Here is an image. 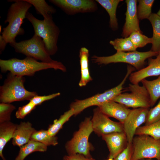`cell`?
I'll list each match as a JSON object with an SVG mask.
<instances>
[{"label": "cell", "instance_id": "obj_6", "mask_svg": "<svg viewBox=\"0 0 160 160\" xmlns=\"http://www.w3.org/2000/svg\"><path fill=\"white\" fill-rule=\"evenodd\" d=\"M93 131L91 119L86 118L80 123L79 130L74 133L73 137L65 145L68 155L79 154L87 157H92L90 151L92 148L89 139Z\"/></svg>", "mask_w": 160, "mask_h": 160}, {"label": "cell", "instance_id": "obj_33", "mask_svg": "<svg viewBox=\"0 0 160 160\" xmlns=\"http://www.w3.org/2000/svg\"><path fill=\"white\" fill-rule=\"evenodd\" d=\"M36 107L30 102L20 107L15 113L16 118L20 119H24Z\"/></svg>", "mask_w": 160, "mask_h": 160}, {"label": "cell", "instance_id": "obj_7", "mask_svg": "<svg viewBox=\"0 0 160 160\" xmlns=\"http://www.w3.org/2000/svg\"><path fill=\"white\" fill-rule=\"evenodd\" d=\"M10 45L16 52L23 54L26 57L46 63H53L57 61L51 57L42 39L35 34L30 39L18 42L15 41Z\"/></svg>", "mask_w": 160, "mask_h": 160}, {"label": "cell", "instance_id": "obj_11", "mask_svg": "<svg viewBox=\"0 0 160 160\" xmlns=\"http://www.w3.org/2000/svg\"><path fill=\"white\" fill-rule=\"evenodd\" d=\"M49 1L69 15L79 13L93 12L98 9L95 0H50Z\"/></svg>", "mask_w": 160, "mask_h": 160}, {"label": "cell", "instance_id": "obj_30", "mask_svg": "<svg viewBox=\"0 0 160 160\" xmlns=\"http://www.w3.org/2000/svg\"><path fill=\"white\" fill-rule=\"evenodd\" d=\"M129 37L136 48L144 47L148 44L152 43L151 38H149L139 31L133 32Z\"/></svg>", "mask_w": 160, "mask_h": 160}, {"label": "cell", "instance_id": "obj_25", "mask_svg": "<svg viewBox=\"0 0 160 160\" xmlns=\"http://www.w3.org/2000/svg\"><path fill=\"white\" fill-rule=\"evenodd\" d=\"M31 140L39 142L47 146H55L58 143L57 137L52 136L47 130L43 129L36 130L32 135Z\"/></svg>", "mask_w": 160, "mask_h": 160}, {"label": "cell", "instance_id": "obj_31", "mask_svg": "<svg viewBox=\"0 0 160 160\" xmlns=\"http://www.w3.org/2000/svg\"><path fill=\"white\" fill-rule=\"evenodd\" d=\"M15 109V106L11 103H1L0 104V123L10 121L11 114Z\"/></svg>", "mask_w": 160, "mask_h": 160}, {"label": "cell", "instance_id": "obj_18", "mask_svg": "<svg viewBox=\"0 0 160 160\" xmlns=\"http://www.w3.org/2000/svg\"><path fill=\"white\" fill-rule=\"evenodd\" d=\"M36 130L29 121L21 122L17 124L12 140V145L19 147L28 143Z\"/></svg>", "mask_w": 160, "mask_h": 160}, {"label": "cell", "instance_id": "obj_13", "mask_svg": "<svg viewBox=\"0 0 160 160\" xmlns=\"http://www.w3.org/2000/svg\"><path fill=\"white\" fill-rule=\"evenodd\" d=\"M149 108H138L131 109L123 124L128 143H132L136 130L145 122Z\"/></svg>", "mask_w": 160, "mask_h": 160}, {"label": "cell", "instance_id": "obj_32", "mask_svg": "<svg viewBox=\"0 0 160 160\" xmlns=\"http://www.w3.org/2000/svg\"><path fill=\"white\" fill-rule=\"evenodd\" d=\"M159 120H160V101L155 107L149 109L145 125H149Z\"/></svg>", "mask_w": 160, "mask_h": 160}, {"label": "cell", "instance_id": "obj_42", "mask_svg": "<svg viewBox=\"0 0 160 160\" xmlns=\"http://www.w3.org/2000/svg\"><path fill=\"white\" fill-rule=\"evenodd\" d=\"M1 28H2V26L1 25H0V33H1Z\"/></svg>", "mask_w": 160, "mask_h": 160}, {"label": "cell", "instance_id": "obj_12", "mask_svg": "<svg viewBox=\"0 0 160 160\" xmlns=\"http://www.w3.org/2000/svg\"><path fill=\"white\" fill-rule=\"evenodd\" d=\"M91 121L93 131L99 136L124 132L122 124L111 120L98 107L93 110Z\"/></svg>", "mask_w": 160, "mask_h": 160}, {"label": "cell", "instance_id": "obj_45", "mask_svg": "<svg viewBox=\"0 0 160 160\" xmlns=\"http://www.w3.org/2000/svg\"></svg>", "mask_w": 160, "mask_h": 160}, {"label": "cell", "instance_id": "obj_8", "mask_svg": "<svg viewBox=\"0 0 160 160\" xmlns=\"http://www.w3.org/2000/svg\"><path fill=\"white\" fill-rule=\"evenodd\" d=\"M132 160L155 159L160 160V139L146 135L134 136L132 143Z\"/></svg>", "mask_w": 160, "mask_h": 160}, {"label": "cell", "instance_id": "obj_40", "mask_svg": "<svg viewBox=\"0 0 160 160\" xmlns=\"http://www.w3.org/2000/svg\"><path fill=\"white\" fill-rule=\"evenodd\" d=\"M139 160H154L152 159H140Z\"/></svg>", "mask_w": 160, "mask_h": 160}, {"label": "cell", "instance_id": "obj_29", "mask_svg": "<svg viewBox=\"0 0 160 160\" xmlns=\"http://www.w3.org/2000/svg\"><path fill=\"white\" fill-rule=\"evenodd\" d=\"M153 0H140L137 7V12L138 19L142 20L148 19L152 14L151 10Z\"/></svg>", "mask_w": 160, "mask_h": 160}, {"label": "cell", "instance_id": "obj_21", "mask_svg": "<svg viewBox=\"0 0 160 160\" xmlns=\"http://www.w3.org/2000/svg\"><path fill=\"white\" fill-rule=\"evenodd\" d=\"M47 147L41 143L30 140L28 143L20 147L18 154L15 160H24L27 156L33 152H46Z\"/></svg>", "mask_w": 160, "mask_h": 160}, {"label": "cell", "instance_id": "obj_22", "mask_svg": "<svg viewBox=\"0 0 160 160\" xmlns=\"http://www.w3.org/2000/svg\"><path fill=\"white\" fill-rule=\"evenodd\" d=\"M151 22L153 29L152 46L151 51L160 52V16L155 13H152L148 19Z\"/></svg>", "mask_w": 160, "mask_h": 160}, {"label": "cell", "instance_id": "obj_10", "mask_svg": "<svg viewBox=\"0 0 160 160\" xmlns=\"http://www.w3.org/2000/svg\"><path fill=\"white\" fill-rule=\"evenodd\" d=\"M127 78V76H125L121 83L117 86L103 93L84 99L76 100L71 104L70 109L73 115L76 116L88 107L93 106L98 107L107 102L112 100L122 92L123 85Z\"/></svg>", "mask_w": 160, "mask_h": 160}, {"label": "cell", "instance_id": "obj_27", "mask_svg": "<svg viewBox=\"0 0 160 160\" xmlns=\"http://www.w3.org/2000/svg\"><path fill=\"white\" fill-rule=\"evenodd\" d=\"M73 116L71 111L69 110L61 115L58 119L55 120L53 123L49 125L47 129L52 136H55L63 127V125Z\"/></svg>", "mask_w": 160, "mask_h": 160}, {"label": "cell", "instance_id": "obj_19", "mask_svg": "<svg viewBox=\"0 0 160 160\" xmlns=\"http://www.w3.org/2000/svg\"><path fill=\"white\" fill-rule=\"evenodd\" d=\"M17 124L11 121L0 123V156L6 160L3 153L7 143L12 139Z\"/></svg>", "mask_w": 160, "mask_h": 160}, {"label": "cell", "instance_id": "obj_16", "mask_svg": "<svg viewBox=\"0 0 160 160\" xmlns=\"http://www.w3.org/2000/svg\"><path fill=\"white\" fill-rule=\"evenodd\" d=\"M158 76H160V52L156 58L148 59V65L146 67L132 72L129 79L132 84H137L147 77Z\"/></svg>", "mask_w": 160, "mask_h": 160}, {"label": "cell", "instance_id": "obj_39", "mask_svg": "<svg viewBox=\"0 0 160 160\" xmlns=\"http://www.w3.org/2000/svg\"><path fill=\"white\" fill-rule=\"evenodd\" d=\"M7 44L3 39L1 35H0V52L1 53L5 49Z\"/></svg>", "mask_w": 160, "mask_h": 160}, {"label": "cell", "instance_id": "obj_23", "mask_svg": "<svg viewBox=\"0 0 160 160\" xmlns=\"http://www.w3.org/2000/svg\"><path fill=\"white\" fill-rule=\"evenodd\" d=\"M140 82L148 92L152 107L160 97V76L156 79L150 81L144 79Z\"/></svg>", "mask_w": 160, "mask_h": 160}, {"label": "cell", "instance_id": "obj_15", "mask_svg": "<svg viewBox=\"0 0 160 160\" xmlns=\"http://www.w3.org/2000/svg\"><path fill=\"white\" fill-rule=\"evenodd\" d=\"M101 136L108 148L109 158L114 159L124 150L128 143L127 136L124 132H113Z\"/></svg>", "mask_w": 160, "mask_h": 160}, {"label": "cell", "instance_id": "obj_2", "mask_svg": "<svg viewBox=\"0 0 160 160\" xmlns=\"http://www.w3.org/2000/svg\"><path fill=\"white\" fill-rule=\"evenodd\" d=\"M8 1L14 2L8 9L4 21L5 23H8V24L3 28L1 36L6 42L10 44L16 41L15 39L17 35L24 33L21 25L32 5L25 0H8Z\"/></svg>", "mask_w": 160, "mask_h": 160}, {"label": "cell", "instance_id": "obj_44", "mask_svg": "<svg viewBox=\"0 0 160 160\" xmlns=\"http://www.w3.org/2000/svg\"><path fill=\"white\" fill-rule=\"evenodd\" d=\"M132 68H133V67H132ZM134 69H135L134 68Z\"/></svg>", "mask_w": 160, "mask_h": 160}, {"label": "cell", "instance_id": "obj_9", "mask_svg": "<svg viewBox=\"0 0 160 160\" xmlns=\"http://www.w3.org/2000/svg\"><path fill=\"white\" fill-rule=\"evenodd\" d=\"M127 89L130 93L122 92L112 100L127 108H148L151 107L149 95L145 88L139 84H129Z\"/></svg>", "mask_w": 160, "mask_h": 160}, {"label": "cell", "instance_id": "obj_35", "mask_svg": "<svg viewBox=\"0 0 160 160\" xmlns=\"http://www.w3.org/2000/svg\"><path fill=\"white\" fill-rule=\"evenodd\" d=\"M60 95V93L57 92L46 96H35L29 101L34 105L36 106L41 104L44 102L53 99Z\"/></svg>", "mask_w": 160, "mask_h": 160}, {"label": "cell", "instance_id": "obj_36", "mask_svg": "<svg viewBox=\"0 0 160 160\" xmlns=\"http://www.w3.org/2000/svg\"><path fill=\"white\" fill-rule=\"evenodd\" d=\"M133 148L132 143H127L124 150L115 159V160H132Z\"/></svg>", "mask_w": 160, "mask_h": 160}, {"label": "cell", "instance_id": "obj_38", "mask_svg": "<svg viewBox=\"0 0 160 160\" xmlns=\"http://www.w3.org/2000/svg\"><path fill=\"white\" fill-rule=\"evenodd\" d=\"M63 160H94L92 157H87L84 155L76 154L71 155H65L63 158Z\"/></svg>", "mask_w": 160, "mask_h": 160}, {"label": "cell", "instance_id": "obj_20", "mask_svg": "<svg viewBox=\"0 0 160 160\" xmlns=\"http://www.w3.org/2000/svg\"><path fill=\"white\" fill-rule=\"evenodd\" d=\"M97 2L103 7L108 13L109 17V24L113 30H117L118 23L116 17V11L119 3L121 0H96Z\"/></svg>", "mask_w": 160, "mask_h": 160}, {"label": "cell", "instance_id": "obj_17", "mask_svg": "<svg viewBox=\"0 0 160 160\" xmlns=\"http://www.w3.org/2000/svg\"><path fill=\"white\" fill-rule=\"evenodd\" d=\"M98 107L102 112L108 117L116 119L122 124L131 110L112 100L107 102Z\"/></svg>", "mask_w": 160, "mask_h": 160}, {"label": "cell", "instance_id": "obj_26", "mask_svg": "<svg viewBox=\"0 0 160 160\" xmlns=\"http://www.w3.org/2000/svg\"><path fill=\"white\" fill-rule=\"evenodd\" d=\"M146 135L160 139V120L147 125L141 126L136 130L135 135Z\"/></svg>", "mask_w": 160, "mask_h": 160}, {"label": "cell", "instance_id": "obj_41", "mask_svg": "<svg viewBox=\"0 0 160 160\" xmlns=\"http://www.w3.org/2000/svg\"><path fill=\"white\" fill-rule=\"evenodd\" d=\"M157 15L160 16V9L157 13Z\"/></svg>", "mask_w": 160, "mask_h": 160}, {"label": "cell", "instance_id": "obj_4", "mask_svg": "<svg viewBox=\"0 0 160 160\" xmlns=\"http://www.w3.org/2000/svg\"><path fill=\"white\" fill-rule=\"evenodd\" d=\"M25 78L9 72L3 84L0 87V100L1 103H9L29 100L38 95L35 92L27 90L24 86Z\"/></svg>", "mask_w": 160, "mask_h": 160}, {"label": "cell", "instance_id": "obj_37", "mask_svg": "<svg viewBox=\"0 0 160 160\" xmlns=\"http://www.w3.org/2000/svg\"><path fill=\"white\" fill-rule=\"evenodd\" d=\"M81 78L79 83L80 87L85 86L87 83L92 80L90 76L89 68L81 70Z\"/></svg>", "mask_w": 160, "mask_h": 160}, {"label": "cell", "instance_id": "obj_14", "mask_svg": "<svg viewBox=\"0 0 160 160\" xmlns=\"http://www.w3.org/2000/svg\"><path fill=\"white\" fill-rule=\"evenodd\" d=\"M136 0H126L127 9L125 13V22L123 28L122 36L124 38L128 37L134 31L142 32L139 25L137 12Z\"/></svg>", "mask_w": 160, "mask_h": 160}, {"label": "cell", "instance_id": "obj_3", "mask_svg": "<svg viewBox=\"0 0 160 160\" xmlns=\"http://www.w3.org/2000/svg\"><path fill=\"white\" fill-rule=\"evenodd\" d=\"M26 18L32 24L34 34L43 39L49 54L51 56L56 54L58 50L57 42L60 31L54 22L52 17L47 19L40 20L28 12Z\"/></svg>", "mask_w": 160, "mask_h": 160}, {"label": "cell", "instance_id": "obj_1", "mask_svg": "<svg viewBox=\"0 0 160 160\" xmlns=\"http://www.w3.org/2000/svg\"><path fill=\"white\" fill-rule=\"evenodd\" d=\"M0 67L2 72L9 71L18 76H32L37 71L48 69L59 70L65 72V66L61 62L53 63L39 62L36 59L26 57L23 59L12 58L8 60H0Z\"/></svg>", "mask_w": 160, "mask_h": 160}, {"label": "cell", "instance_id": "obj_5", "mask_svg": "<svg viewBox=\"0 0 160 160\" xmlns=\"http://www.w3.org/2000/svg\"><path fill=\"white\" fill-rule=\"evenodd\" d=\"M159 53L151 50L142 52L136 50L127 52H117L109 56L93 55L92 57V60L99 65L118 63H127L133 66L137 71L144 68L147 59L156 56Z\"/></svg>", "mask_w": 160, "mask_h": 160}, {"label": "cell", "instance_id": "obj_28", "mask_svg": "<svg viewBox=\"0 0 160 160\" xmlns=\"http://www.w3.org/2000/svg\"><path fill=\"white\" fill-rule=\"evenodd\" d=\"M109 43L117 52H132L136 51L137 49L129 37L117 38L110 41Z\"/></svg>", "mask_w": 160, "mask_h": 160}, {"label": "cell", "instance_id": "obj_24", "mask_svg": "<svg viewBox=\"0 0 160 160\" xmlns=\"http://www.w3.org/2000/svg\"><path fill=\"white\" fill-rule=\"evenodd\" d=\"M25 0L34 7L37 13L42 15L44 19L49 18L52 17V14L56 12V9L44 0Z\"/></svg>", "mask_w": 160, "mask_h": 160}, {"label": "cell", "instance_id": "obj_43", "mask_svg": "<svg viewBox=\"0 0 160 160\" xmlns=\"http://www.w3.org/2000/svg\"><path fill=\"white\" fill-rule=\"evenodd\" d=\"M107 160H115V159H111V158H109Z\"/></svg>", "mask_w": 160, "mask_h": 160}, {"label": "cell", "instance_id": "obj_34", "mask_svg": "<svg viewBox=\"0 0 160 160\" xmlns=\"http://www.w3.org/2000/svg\"><path fill=\"white\" fill-rule=\"evenodd\" d=\"M89 50L85 47H82L79 52L81 70L89 68Z\"/></svg>", "mask_w": 160, "mask_h": 160}]
</instances>
